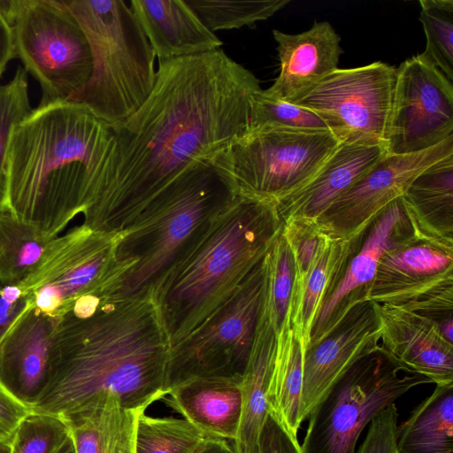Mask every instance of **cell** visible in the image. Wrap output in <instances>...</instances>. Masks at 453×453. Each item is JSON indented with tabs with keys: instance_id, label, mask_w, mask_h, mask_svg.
<instances>
[{
	"instance_id": "d6a6232c",
	"label": "cell",
	"mask_w": 453,
	"mask_h": 453,
	"mask_svg": "<svg viewBox=\"0 0 453 453\" xmlns=\"http://www.w3.org/2000/svg\"><path fill=\"white\" fill-rule=\"evenodd\" d=\"M204 26L220 30L252 27L284 8L290 0H185Z\"/></svg>"
},
{
	"instance_id": "ba28073f",
	"label": "cell",
	"mask_w": 453,
	"mask_h": 453,
	"mask_svg": "<svg viewBox=\"0 0 453 453\" xmlns=\"http://www.w3.org/2000/svg\"><path fill=\"white\" fill-rule=\"evenodd\" d=\"M378 350L355 364L309 415L303 453H356L362 432L382 410L415 387L432 383Z\"/></svg>"
},
{
	"instance_id": "d590c367",
	"label": "cell",
	"mask_w": 453,
	"mask_h": 453,
	"mask_svg": "<svg viewBox=\"0 0 453 453\" xmlns=\"http://www.w3.org/2000/svg\"><path fill=\"white\" fill-rule=\"evenodd\" d=\"M265 127L328 130L319 117L311 111L269 97L261 89L253 96L251 102L250 131Z\"/></svg>"
},
{
	"instance_id": "603a6c76",
	"label": "cell",
	"mask_w": 453,
	"mask_h": 453,
	"mask_svg": "<svg viewBox=\"0 0 453 453\" xmlns=\"http://www.w3.org/2000/svg\"><path fill=\"white\" fill-rule=\"evenodd\" d=\"M163 400L206 435L232 442L236 439L242 409L240 382L191 380L172 388Z\"/></svg>"
},
{
	"instance_id": "74e56055",
	"label": "cell",
	"mask_w": 453,
	"mask_h": 453,
	"mask_svg": "<svg viewBox=\"0 0 453 453\" xmlns=\"http://www.w3.org/2000/svg\"><path fill=\"white\" fill-rule=\"evenodd\" d=\"M398 411L392 403L369 423L365 437L356 453H396Z\"/></svg>"
},
{
	"instance_id": "277c9868",
	"label": "cell",
	"mask_w": 453,
	"mask_h": 453,
	"mask_svg": "<svg viewBox=\"0 0 453 453\" xmlns=\"http://www.w3.org/2000/svg\"><path fill=\"white\" fill-rule=\"evenodd\" d=\"M281 229L276 203L242 195L208 225L152 295L170 348L196 329L241 286Z\"/></svg>"
},
{
	"instance_id": "1f68e13d",
	"label": "cell",
	"mask_w": 453,
	"mask_h": 453,
	"mask_svg": "<svg viewBox=\"0 0 453 453\" xmlns=\"http://www.w3.org/2000/svg\"><path fill=\"white\" fill-rule=\"evenodd\" d=\"M265 313L278 336L291 319L294 259L282 229L265 256Z\"/></svg>"
},
{
	"instance_id": "f1b7e54d",
	"label": "cell",
	"mask_w": 453,
	"mask_h": 453,
	"mask_svg": "<svg viewBox=\"0 0 453 453\" xmlns=\"http://www.w3.org/2000/svg\"><path fill=\"white\" fill-rule=\"evenodd\" d=\"M365 234L353 240L331 239L306 277L301 292V322L305 349L322 303L336 288L350 258L359 250Z\"/></svg>"
},
{
	"instance_id": "30bf717a",
	"label": "cell",
	"mask_w": 453,
	"mask_h": 453,
	"mask_svg": "<svg viewBox=\"0 0 453 453\" xmlns=\"http://www.w3.org/2000/svg\"><path fill=\"white\" fill-rule=\"evenodd\" d=\"M16 58L40 84V105L68 100L88 81L87 36L64 0H21L12 24Z\"/></svg>"
},
{
	"instance_id": "ac0fdd59",
	"label": "cell",
	"mask_w": 453,
	"mask_h": 453,
	"mask_svg": "<svg viewBox=\"0 0 453 453\" xmlns=\"http://www.w3.org/2000/svg\"><path fill=\"white\" fill-rule=\"evenodd\" d=\"M409 226L400 196L367 228L359 250L350 258L336 288L322 303L306 349L326 337L352 307L365 301L380 257L394 239Z\"/></svg>"
},
{
	"instance_id": "cb8c5ba5",
	"label": "cell",
	"mask_w": 453,
	"mask_h": 453,
	"mask_svg": "<svg viewBox=\"0 0 453 453\" xmlns=\"http://www.w3.org/2000/svg\"><path fill=\"white\" fill-rule=\"evenodd\" d=\"M145 411L123 408L112 395H100L65 416L76 453H135V429Z\"/></svg>"
},
{
	"instance_id": "9a60e30c",
	"label": "cell",
	"mask_w": 453,
	"mask_h": 453,
	"mask_svg": "<svg viewBox=\"0 0 453 453\" xmlns=\"http://www.w3.org/2000/svg\"><path fill=\"white\" fill-rule=\"evenodd\" d=\"M453 287V244L399 234L380 257L365 301L403 305Z\"/></svg>"
},
{
	"instance_id": "d4e9b609",
	"label": "cell",
	"mask_w": 453,
	"mask_h": 453,
	"mask_svg": "<svg viewBox=\"0 0 453 453\" xmlns=\"http://www.w3.org/2000/svg\"><path fill=\"white\" fill-rule=\"evenodd\" d=\"M402 203L414 234L453 244V155L418 175Z\"/></svg>"
},
{
	"instance_id": "b9f144b4",
	"label": "cell",
	"mask_w": 453,
	"mask_h": 453,
	"mask_svg": "<svg viewBox=\"0 0 453 453\" xmlns=\"http://www.w3.org/2000/svg\"><path fill=\"white\" fill-rule=\"evenodd\" d=\"M16 58L12 27L0 12V78L8 63Z\"/></svg>"
},
{
	"instance_id": "5bb4252c",
	"label": "cell",
	"mask_w": 453,
	"mask_h": 453,
	"mask_svg": "<svg viewBox=\"0 0 453 453\" xmlns=\"http://www.w3.org/2000/svg\"><path fill=\"white\" fill-rule=\"evenodd\" d=\"M452 155L453 136L420 152H387L317 222L332 239L358 238L393 201L405 194L418 175Z\"/></svg>"
},
{
	"instance_id": "f546056e",
	"label": "cell",
	"mask_w": 453,
	"mask_h": 453,
	"mask_svg": "<svg viewBox=\"0 0 453 453\" xmlns=\"http://www.w3.org/2000/svg\"><path fill=\"white\" fill-rule=\"evenodd\" d=\"M50 239L0 209V284L19 285L36 267Z\"/></svg>"
},
{
	"instance_id": "3957f363",
	"label": "cell",
	"mask_w": 453,
	"mask_h": 453,
	"mask_svg": "<svg viewBox=\"0 0 453 453\" xmlns=\"http://www.w3.org/2000/svg\"><path fill=\"white\" fill-rule=\"evenodd\" d=\"M113 141L111 125L84 105H38L12 130L0 209L58 236L93 203Z\"/></svg>"
},
{
	"instance_id": "7402d4cb",
	"label": "cell",
	"mask_w": 453,
	"mask_h": 453,
	"mask_svg": "<svg viewBox=\"0 0 453 453\" xmlns=\"http://www.w3.org/2000/svg\"><path fill=\"white\" fill-rule=\"evenodd\" d=\"M130 4L159 62L213 51L223 44L185 0H132Z\"/></svg>"
},
{
	"instance_id": "2e32d148",
	"label": "cell",
	"mask_w": 453,
	"mask_h": 453,
	"mask_svg": "<svg viewBox=\"0 0 453 453\" xmlns=\"http://www.w3.org/2000/svg\"><path fill=\"white\" fill-rule=\"evenodd\" d=\"M380 332L373 303L364 301L350 309L321 341L303 356L300 420L308 418L331 388L358 361L380 348Z\"/></svg>"
},
{
	"instance_id": "7c38bea8",
	"label": "cell",
	"mask_w": 453,
	"mask_h": 453,
	"mask_svg": "<svg viewBox=\"0 0 453 453\" xmlns=\"http://www.w3.org/2000/svg\"><path fill=\"white\" fill-rule=\"evenodd\" d=\"M116 234L76 226L46 244L34 271L19 284L35 309L60 318L88 295H102L112 265Z\"/></svg>"
},
{
	"instance_id": "e0dca14e",
	"label": "cell",
	"mask_w": 453,
	"mask_h": 453,
	"mask_svg": "<svg viewBox=\"0 0 453 453\" xmlns=\"http://www.w3.org/2000/svg\"><path fill=\"white\" fill-rule=\"evenodd\" d=\"M380 332L379 350L403 372L436 385L453 383V343L429 318L401 305L373 303Z\"/></svg>"
},
{
	"instance_id": "4fadbf2b",
	"label": "cell",
	"mask_w": 453,
	"mask_h": 453,
	"mask_svg": "<svg viewBox=\"0 0 453 453\" xmlns=\"http://www.w3.org/2000/svg\"><path fill=\"white\" fill-rule=\"evenodd\" d=\"M453 136V83L421 54L396 67L388 154L420 152Z\"/></svg>"
},
{
	"instance_id": "44dd1931",
	"label": "cell",
	"mask_w": 453,
	"mask_h": 453,
	"mask_svg": "<svg viewBox=\"0 0 453 453\" xmlns=\"http://www.w3.org/2000/svg\"><path fill=\"white\" fill-rule=\"evenodd\" d=\"M386 153L382 145L340 143L303 188L277 203L282 223L317 220Z\"/></svg>"
},
{
	"instance_id": "ab89813d",
	"label": "cell",
	"mask_w": 453,
	"mask_h": 453,
	"mask_svg": "<svg viewBox=\"0 0 453 453\" xmlns=\"http://www.w3.org/2000/svg\"><path fill=\"white\" fill-rule=\"evenodd\" d=\"M30 411L0 383V441H11L19 424Z\"/></svg>"
},
{
	"instance_id": "8fae6325",
	"label": "cell",
	"mask_w": 453,
	"mask_h": 453,
	"mask_svg": "<svg viewBox=\"0 0 453 453\" xmlns=\"http://www.w3.org/2000/svg\"><path fill=\"white\" fill-rule=\"evenodd\" d=\"M396 67L378 61L336 69L293 102L314 112L339 143L386 148Z\"/></svg>"
},
{
	"instance_id": "5b68a950",
	"label": "cell",
	"mask_w": 453,
	"mask_h": 453,
	"mask_svg": "<svg viewBox=\"0 0 453 453\" xmlns=\"http://www.w3.org/2000/svg\"><path fill=\"white\" fill-rule=\"evenodd\" d=\"M237 196L217 157L187 168L116 234L103 295L152 297L177 259Z\"/></svg>"
},
{
	"instance_id": "4dcf8cb0",
	"label": "cell",
	"mask_w": 453,
	"mask_h": 453,
	"mask_svg": "<svg viewBox=\"0 0 453 453\" xmlns=\"http://www.w3.org/2000/svg\"><path fill=\"white\" fill-rule=\"evenodd\" d=\"M210 438L183 418L143 411L136 422L135 453H195Z\"/></svg>"
},
{
	"instance_id": "7bdbcfd3",
	"label": "cell",
	"mask_w": 453,
	"mask_h": 453,
	"mask_svg": "<svg viewBox=\"0 0 453 453\" xmlns=\"http://www.w3.org/2000/svg\"><path fill=\"white\" fill-rule=\"evenodd\" d=\"M195 453H234V450L227 441L210 438Z\"/></svg>"
},
{
	"instance_id": "ffe728a7",
	"label": "cell",
	"mask_w": 453,
	"mask_h": 453,
	"mask_svg": "<svg viewBox=\"0 0 453 453\" xmlns=\"http://www.w3.org/2000/svg\"><path fill=\"white\" fill-rule=\"evenodd\" d=\"M277 42L280 72L263 93L293 103L329 73L338 69L342 54L341 37L328 21H316L299 34L273 30Z\"/></svg>"
},
{
	"instance_id": "484cf974",
	"label": "cell",
	"mask_w": 453,
	"mask_h": 453,
	"mask_svg": "<svg viewBox=\"0 0 453 453\" xmlns=\"http://www.w3.org/2000/svg\"><path fill=\"white\" fill-rule=\"evenodd\" d=\"M277 347V335L264 311V305L250 360L241 388L242 409L234 453H258L259 438L268 414L266 395Z\"/></svg>"
},
{
	"instance_id": "4316f807",
	"label": "cell",
	"mask_w": 453,
	"mask_h": 453,
	"mask_svg": "<svg viewBox=\"0 0 453 453\" xmlns=\"http://www.w3.org/2000/svg\"><path fill=\"white\" fill-rule=\"evenodd\" d=\"M305 343L291 319L277 336L273 366L266 395L268 411L297 435L300 420Z\"/></svg>"
},
{
	"instance_id": "83f0119b",
	"label": "cell",
	"mask_w": 453,
	"mask_h": 453,
	"mask_svg": "<svg viewBox=\"0 0 453 453\" xmlns=\"http://www.w3.org/2000/svg\"><path fill=\"white\" fill-rule=\"evenodd\" d=\"M396 453H453V383L436 385L398 425Z\"/></svg>"
},
{
	"instance_id": "d6986e66",
	"label": "cell",
	"mask_w": 453,
	"mask_h": 453,
	"mask_svg": "<svg viewBox=\"0 0 453 453\" xmlns=\"http://www.w3.org/2000/svg\"><path fill=\"white\" fill-rule=\"evenodd\" d=\"M57 319L27 301L0 341V383L30 410L45 385Z\"/></svg>"
},
{
	"instance_id": "ee69618b",
	"label": "cell",
	"mask_w": 453,
	"mask_h": 453,
	"mask_svg": "<svg viewBox=\"0 0 453 453\" xmlns=\"http://www.w3.org/2000/svg\"><path fill=\"white\" fill-rule=\"evenodd\" d=\"M57 453H76L71 434Z\"/></svg>"
},
{
	"instance_id": "836d02e7",
	"label": "cell",
	"mask_w": 453,
	"mask_h": 453,
	"mask_svg": "<svg viewBox=\"0 0 453 453\" xmlns=\"http://www.w3.org/2000/svg\"><path fill=\"white\" fill-rule=\"evenodd\" d=\"M426 44L420 53L453 83V1L420 0Z\"/></svg>"
},
{
	"instance_id": "7a4b0ae2",
	"label": "cell",
	"mask_w": 453,
	"mask_h": 453,
	"mask_svg": "<svg viewBox=\"0 0 453 453\" xmlns=\"http://www.w3.org/2000/svg\"><path fill=\"white\" fill-rule=\"evenodd\" d=\"M170 342L152 297L88 295L58 318L31 411L65 416L110 395L127 410L163 400Z\"/></svg>"
},
{
	"instance_id": "e575fe53",
	"label": "cell",
	"mask_w": 453,
	"mask_h": 453,
	"mask_svg": "<svg viewBox=\"0 0 453 453\" xmlns=\"http://www.w3.org/2000/svg\"><path fill=\"white\" fill-rule=\"evenodd\" d=\"M69 436L61 416L30 411L13 433L11 453H57Z\"/></svg>"
},
{
	"instance_id": "60d3db41",
	"label": "cell",
	"mask_w": 453,
	"mask_h": 453,
	"mask_svg": "<svg viewBox=\"0 0 453 453\" xmlns=\"http://www.w3.org/2000/svg\"><path fill=\"white\" fill-rule=\"evenodd\" d=\"M26 304L27 299L19 285L0 284V341Z\"/></svg>"
},
{
	"instance_id": "9c48e42d",
	"label": "cell",
	"mask_w": 453,
	"mask_h": 453,
	"mask_svg": "<svg viewBox=\"0 0 453 453\" xmlns=\"http://www.w3.org/2000/svg\"><path fill=\"white\" fill-rule=\"evenodd\" d=\"M339 144L328 130L265 127L217 158L238 195L278 203L303 188Z\"/></svg>"
},
{
	"instance_id": "8d00e7d4",
	"label": "cell",
	"mask_w": 453,
	"mask_h": 453,
	"mask_svg": "<svg viewBox=\"0 0 453 453\" xmlns=\"http://www.w3.org/2000/svg\"><path fill=\"white\" fill-rule=\"evenodd\" d=\"M33 110L28 95L27 73L19 66L9 82L0 84V202L4 191V162L12 130Z\"/></svg>"
},
{
	"instance_id": "f6af8a7d",
	"label": "cell",
	"mask_w": 453,
	"mask_h": 453,
	"mask_svg": "<svg viewBox=\"0 0 453 453\" xmlns=\"http://www.w3.org/2000/svg\"><path fill=\"white\" fill-rule=\"evenodd\" d=\"M11 441H0V453H11Z\"/></svg>"
},
{
	"instance_id": "8992f818",
	"label": "cell",
	"mask_w": 453,
	"mask_h": 453,
	"mask_svg": "<svg viewBox=\"0 0 453 453\" xmlns=\"http://www.w3.org/2000/svg\"><path fill=\"white\" fill-rule=\"evenodd\" d=\"M90 46L92 73L67 101L115 125L134 114L156 81L155 54L130 7L121 0H64Z\"/></svg>"
},
{
	"instance_id": "6da1fadb",
	"label": "cell",
	"mask_w": 453,
	"mask_h": 453,
	"mask_svg": "<svg viewBox=\"0 0 453 453\" xmlns=\"http://www.w3.org/2000/svg\"><path fill=\"white\" fill-rule=\"evenodd\" d=\"M261 89L254 73L221 49L159 62L142 105L111 126L112 144L82 224L122 231L183 171L249 133L251 102Z\"/></svg>"
},
{
	"instance_id": "f35d334b",
	"label": "cell",
	"mask_w": 453,
	"mask_h": 453,
	"mask_svg": "<svg viewBox=\"0 0 453 453\" xmlns=\"http://www.w3.org/2000/svg\"><path fill=\"white\" fill-rule=\"evenodd\" d=\"M258 453H303L297 435L268 411L259 438Z\"/></svg>"
},
{
	"instance_id": "52a82bcc",
	"label": "cell",
	"mask_w": 453,
	"mask_h": 453,
	"mask_svg": "<svg viewBox=\"0 0 453 453\" xmlns=\"http://www.w3.org/2000/svg\"><path fill=\"white\" fill-rule=\"evenodd\" d=\"M265 258L196 329L170 348L165 395L196 379L242 383L254 345L265 291Z\"/></svg>"
}]
</instances>
